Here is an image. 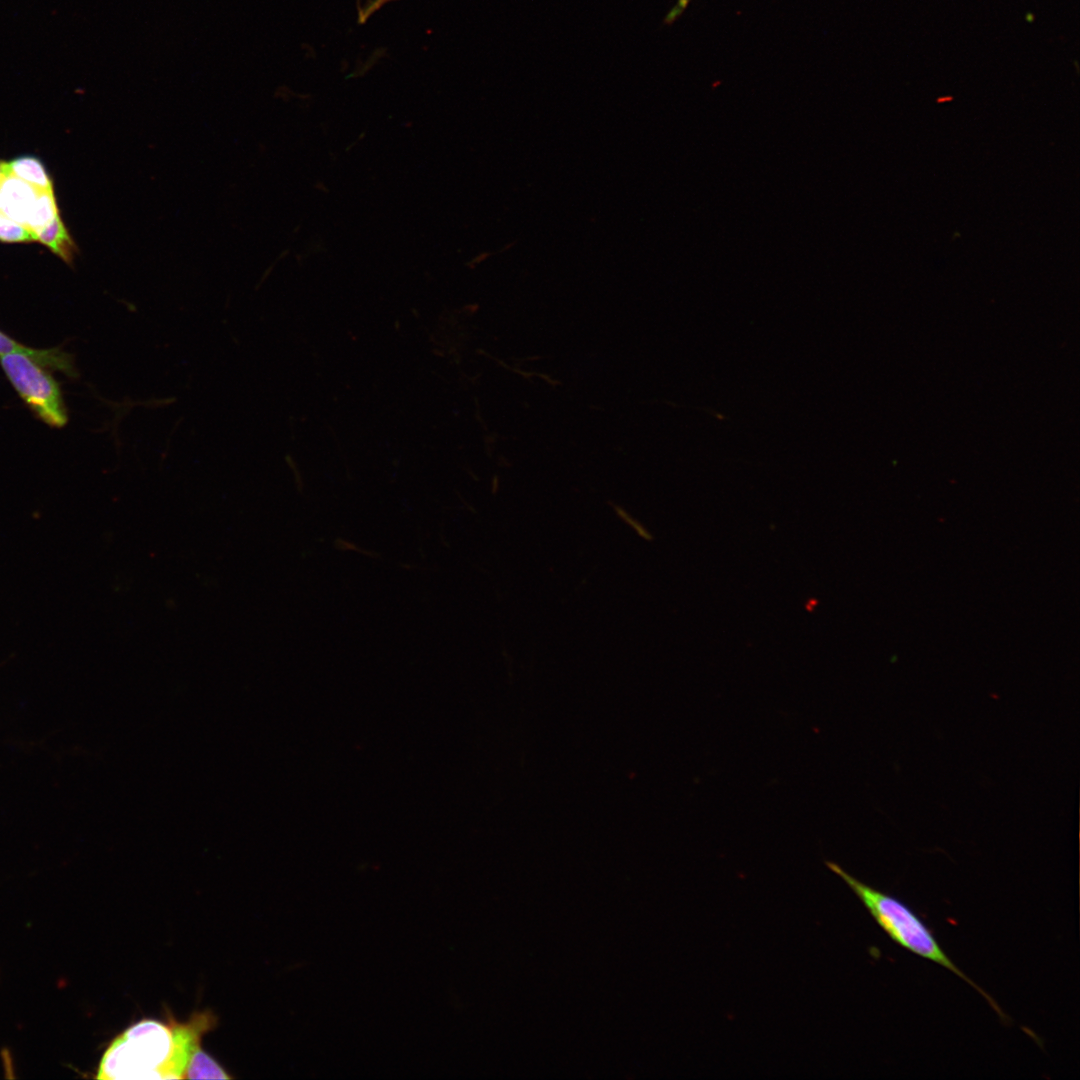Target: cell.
I'll return each instance as SVG.
<instances>
[{"mask_svg": "<svg viewBox=\"0 0 1080 1080\" xmlns=\"http://www.w3.org/2000/svg\"><path fill=\"white\" fill-rule=\"evenodd\" d=\"M216 1022L209 1011L186 1023L141 1020L117 1036L102 1056L98 1079H184L194 1049Z\"/></svg>", "mask_w": 1080, "mask_h": 1080, "instance_id": "obj_1", "label": "cell"}, {"mask_svg": "<svg viewBox=\"0 0 1080 1080\" xmlns=\"http://www.w3.org/2000/svg\"><path fill=\"white\" fill-rule=\"evenodd\" d=\"M826 865L850 887L875 922L895 943L956 974L986 999L1003 1022H1008L1009 1018L995 1000L954 964L930 928L906 903L861 882L834 862L827 861Z\"/></svg>", "mask_w": 1080, "mask_h": 1080, "instance_id": "obj_2", "label": "cell"}, {"mask_svg": "<svg viewBox=\"0 0 1080 1080\" xmlns=\"http://www.w3.org/2000/svg\"><path fill=\"white\" fill-rule=\"evenodd\" d=\"M0 365L19 397L38 419L53 428L66 425L68 414L63 393L50 369L22 352L1 355Z\"/></svg>", "mask_w": 1080, "mask_h": 1080, "instance_id": "obj_3", "label": "cell"}, {"mask_svg": "<svg viewBox=\"0 0 1080 1080\" xmlns=\"http://www.w3.org/2000/svg\"><path fill=\"white\" fill-rule=\"evenodd\" d=\"M41 190L4 174L0 183V210L11 219L26 226Z\"/></svg>", "mask_w": 1080, "mask_h": 1080, "instance_id": "obj_4", "label": "cell"}, {"mask_svg": "<svg viewBox=\"0 0 1080 1080\" xmlns=\"http://www.w3.org/2000/svg\"><path fill=\"white\" fill-rule=\"evenodd\" d=\"M11 352L26 353L48 369L62 372L70 378L77 376L73 356L70 353L59 347L48 349L28 347L0 330V356Z\"/></svg>", "mask_w": 1080, "mask_h": 1080, "instance_id": "obj_5", "label": "cell"}, {"mask_svg": "<svg viewBox=\"0 0 1080 1080\" xmlns=\"http://www.w3.org/2000/svg\"><path fill=\"white\" fill-rule=\"evenodd\" d=\"M4 174L12 175L41 191H54L53 180L44 163L36 156L22 155L3 161Z\"/></svg>", "mask_w": 1080, "mask_h": 1080, "instance_id": "obj_6", "label": "cell"}, {"mask_svg": "<svg viewBox=\"0 0 1080 1080\" xmlns=\"http://www.w3.org/2000/svg\"><path fill=\"white\" fill-rule=\"evenodd\" d=\"M34 238L68 265L73 263L78 253V248L60 214L37 231Z\"/></svg>", "mask_w": 1080, "mask_h": 1080, "instance_id": "obj_7", "label": "cell"}, {"mask_svg": "<svg viewBox=\"0 0 1080 1080\" xmlns=\"http://www.w3.org/2000/svg\"><path fill=\"white\" fill-rule=\"evenodd\" d=\"M185 1079H230L222 1067L206 1052L197 1046L192 1052L185 1074Z\"/></svg>", "mask_w": 1080, "mask_h": 1080, "instance_id": "obj_8", "label": "cell"}, {"mask_svg": "<svg viewBox=\"0 0 1080 1080\" xmlns=\"http://www.w3.org/2000/svg\"><path fill=\"white\" fill-rule=\"evenodd\" d=\"M34 241L32 232L26 226L11 219L0 210V242L29 243Z\"/></svg>", "mask_w": 1080, "mask_h": 1080, "instance_id": "obj_9", "label": "cell"}, {"mask_svg": "<svg viewBox=\"0 0 1080 1080\" xmlns=\"http://www.w3.org/2000/svg\"><path fill=\"white\" fill-rule=\"evenodd\" d=\"M333 544H334V547L339 551L355 552V553H358V554H361L363 556L370 557V558H373V559H376V558L380 557V555H379V553L377 551L366 549V548H364L362 546L357 545V543H355L353 541H350L348 539L342 538V537L336 538L334 540Z\"/></svg>", "mask_w": 1080, "mask_h": 1080, "instance_id": "obj_10", "label": "cell"}, {"mask_svg": "<svg viewBox=\"0 0 1080 1080\" xmlns=\"http://www.w3.org/2000/svg\"><path fill=\"white\" fill-rule=\"evenodd\" d=\"M3 176H4L3 161H0V183L2 181Z\"/></svg>", "mask_w": 1080, "mask_h": 1080, "instance_id": "obj_11", "label": "cell"}]
</instances>
